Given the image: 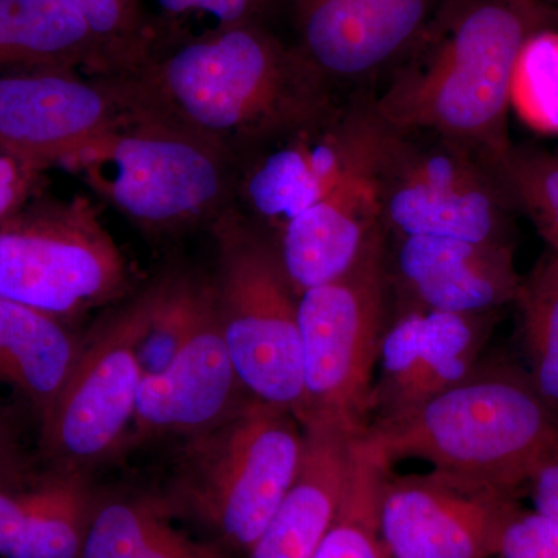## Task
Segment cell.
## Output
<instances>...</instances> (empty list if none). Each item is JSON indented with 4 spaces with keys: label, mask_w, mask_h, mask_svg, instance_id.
I'll return each instance as SVG.
<instances>
[{
    "label": "cell",
    "mask_w": 558,
    "mask_h": 558,
    "mask_svg": "<svg viewBox=\"0 0 558 558\" xmlns=\"http://www.w3.org/2000/svg\"><path fill=\"white\" fill-rule=\"evenodd\" d=\"M108 78L131 112L178 124L236 161L348 94L264 24L215 28Z\"/></svg>",
    "instance_id": "obj_1"
},
{
    "label": "cell",
    "mask_w": 558,
    "mask_h": 558,
    "mask_svg": "<svg viewBox=\"0 0 558 558\" xmlns=\"http://www.w3.org/2000/svg\"><path fill=\"white\" fill-rule=\"evenodd\" d=\"M391 312L388 236L380 227L343 275L300 295L303 428L366 432Z\"/></svg>",
    "instance_id": "obj_5"
},
{
    "label": "cell",
    "mask_w": 558,
    "mask_h": 558,
    "mask_svg": "<svg viewBox=\"0 0 558 558\" xmlns=\"http://www.w3.org/2000/svg\"><path fill=\"white\" fill-rule=\"evenodd\" d=\"M123 253L87 197H33L0 222V299L62 318L128 292Z\"/></svg>",
    "instance_id": "obj_9"
},
{
    "label": "cell",
    "mask_w": 558,
    "mask_h": 558,
    "mask_svg": "<svg viewBox=\"0 0 558 558\" xmlns=\"http://www.w3.org/2000/svg\"><path fill=\"white\" fill-rule=\"evenodd\" d=\"M366 175L389 238L510 244L513 207L494 163L461 143L380 121Z\"/></svg>",
    "instance_id": "obj_7"
},
{
    "label": "cell",
    "mask_w": 558,
    "mask_h": 558,
    "mask_svg": "<svg viewBox=\"0 0 558 558\" xmlns=\"http://www.w3.org/2000/svg\"><path fill=\"white\" fill-rule=\"evenodd\" d=\"M379 132L371 87L349 90L318 119L242 154L234 205L259 229L277 236L344 180L368 170Z\"/></svg>",
    "instance_id": "obj_10"
},
{
    "label": "cell",
    "mask_w": 558,
    "mask_h": 558,
    "mask_svg": "<svg viewBox=\"0 0 558 558\" xmlns=\"http://www.w3.org/2000/svg\"><path fill=\"white\" fill-rule=\"evenodd\" d=\"M380 227L379 207L366 171L344 180L290 220L275 241L296 296L343 275Z\"/></svg>",
    "instance_id": "obj_18"
},
{
    "label": "cell",
    "mask_w": 558,
    "mask_h": 558,
    "mask_svg": "<svg viewBox=\"0 0 558 558\" xmlns=\"http://www.w3.org/2000/svg\"><path fill=\"white\" fill-rule=\"evenodd\" d=\"M306 432L292 411L250 399L193 438L180 492L220 545L250 553L299 475Z\"/></svg>",
    "instance_id": "obj_8"
},
{
    "label": "cell",
    "mask_w": 558,
    "mask_h": 558,
    "mask_svg": "<svg viewBox=\"0 0 558 558\" xmlns=\"http://www.w3.org/2000/svg\"><path fill=\"white\" fill-rule=\"evenodd\" d=\"M271 2L274 0H157L161 13L170 20L209 17L215 28L264 24Z\"/></svg>",
    "instance_id": "obj_29"
},
{
    "label": "cell",
    "mask_w": 558,
    "mask_h": 558,
    "mask_svg": "<svg viewBox=\"0 0 558 558\" xmlns=\"http://www.w3.org/2000/svg\"><path fill=\"white\" fill-rule=\"evenodd\" d=\"M78 352L61 318L0 299V380L31 400L43 425L57 407Z\"/></svg>",
    "instance_id": "obj_21"
},
{
    "label": "cell",
    "mask_w": 558,
    "mask_h": 558,
    "mask_svg": "<svg viewBox=\"0 0 558 558\" xmlns=\"http://www.w3.org/2000/svg\"><path fill=\"white\" fill-rule=\"evenodd\" d=\"M513 209H521L558 255V157L513 148L494 165Z\"/></svg>",
    "instance_id": "obj_26"
},
{
    "label": "cell",
    "mask_w": 558,
    "mask_h": 558,
    "mask_svg": "<svg viewBox=\"0 0 558 558\" xmlns=\"http://www.w3.org/2000/svg\"><path fill=\"white\" fill-rule=\"evenodd\" d=\"M306 447L299 475L250 558H314L343 492L352 440L359 436L329 427L304 428Z\"/></svg>",
    "instance_id": "obj_19"
},
{
    "label": "cell",
    "mask_w": 558,
    "mask_h": 558,
    "mask_svg": "<svg viewBox=\"0 0 558 558\" xmlns=\"http://www.w3.org/2000/svg\"><path fill=\"white\" fill-rule=\"evenodd\" d=\"M495 322L497 312L453 314L392 304L374 377L371 422L407 413L468 379L484 360Z\"/></svg>",
    "instance_id": "obj_14"
},
{
    "label": "cell",
    "mask_w": 558,
    "mask_h": 558,
    "mask_svg": "<svg viewBox=\"0 0 558 558\" xmlns=\"http://www.w3.org/2000/svg\"><path fill=\"white\" fill-rule=\"evenodd\" d=\"M527 359V376L558 417V255L545 253L521 278L515 303Z\"/></svg>",
    "instance_id": "obj_24"
},
{
    "label": "cell",
    "mask_w": 558,
    "mask_h": 558,
    "mask_svg": "<svg viewBox=\"0 0 558 558\" xmlns=\"http://www.w3.org/2000/svg\"><path fill=\"white\" fill-rule=\"evenodd\" d=\"M556 20L545 0H444L371 89L377 119L435 132L497 163L512 146L508 113L520 51Z\"/></svg>",
    "instance_id": "obj_2"
},
{
    "label": "cell",
    "mask_w": 558,
    "mask_h": 558,
    "mask_svg": "<svg viewBox=\"0 0 558 558\" xmlns=\"http://www.w3.org/2000/svg\"><path fill=\"white\" fill-rule=\"evenodd\" d=\"M64 168L150 233L211 227L234 205L238 161L230 153L178 124L131 110Z\"/></svg>",
    "instance_id": "obj_4"
},
{
    "label": "cell",
    "mask_w": 558,
    "mask_h": 558,
    "mask_svg": "<svg viewBox=\"0 0 558 558\" xmlns=\"http://www.w3.org/2000/svg\"><path fill=\"white\" fill-rule=\"evenodd\" d=\"M44 171L0 148V222L38 196Z\"/></svg>",
    "instance_id": "obj_31"
},
{
    "label": "cell",
    "mask_w": 558,
    "mask_h": 558,
    "mask_svg": "<svg viewBox=\"0 0 558 558\" xmlns=\"http://www.w3.org/2000/svg\"><path fill=\"white\" fill-rule=\"evenodd\" d=\"M27 69L110 76L100 44L69 0H0V73Z\"/></svg>",
    "instance_id": "obj_20"
},
{
    "label": "cell",
    "mask_w": 558,
    "mask_h": 558,
    "mask_svg": "<svg viewBox=\"0 0 558 558\" xmlns=\"http://www.w3.org/2000/svg\"><path fill=\"white\" fill-rule=\"evenodd\" d=\"M86 20L110 76L140 68L159 50V32L143 0H69Z\"/></svg>",
    "instance_id": "obj_25"
},
{
    "label": "cell",
    "mask_w": 558,
    "mask_h": 558,
    "mask_svg": "<svg viewBox=\"0 0 558 558\" xmlns=\"http://www.w3.org/2000/svg\"><path fill=\"white\" fill-rule=\"evenodd\" d=\"M126 113L108 76L70 69L0 73V148L44 172L64 168Z\"/></svg>",
    "instance_id": "obj_13"
},
{
    "label": "cell",
    "mask_w": 558,
    "mask_h": 558,
    "mask_svg": "<svg viewBox=\"0 0 558 558\" xmlns=\"http://www.w3.org/2000/svg\"><path fill=\"white\" fill-rule=\"evenodd\" d=\"M218 267L216 301L223 340L242 387L260 402L292 411L303 403L299 296L277 241L231 205L209 227Z\"/></svg>",
    "instance_id": "obj_6"
},
{
    "label": "cell",
    "mask_w": 558,
    "mask_h": 558,
    "mask_svg": "<svg viewBox=\"0 0 558 558\" xmlns=\"http://www.w3.org/2000/svg\"><path fill=\"white\" fill-rule=\"evenodd\" d=\"M170 523L167 512L149 501H110L92 515L81 558H137Z\"/></svg>",
    "instance_id": "obj_28"
},
{
    "label": "cell",
    "mask_w": 558,
    "mask_h": 558,
    "mask_svg": "<svg viewBox=\"0 0 558 558\" xmlns=\"http://www.w3.org/2000/svg\"><path fill=\"white\" fill-rule=\"evenodd\" d=\"M497 558H558V526L521 508L502 535Z\"/></svg>",
    "instance_id": "obj_30"
},
{
    "label": "cell",
    "mask_w": 558,
    "mask_h": 558,
    "mask_svg": "<svg viewBox=\"0 0 558 558\" xmlns=\"http://www.w3.org/2000/svg\"><path fill=\"white\" fill-rule=\"evenodd\" d=\"M523 508L506 488L433 469L380 484L381 535L391 558H497L502 535Z\"/></svg>",
    "instance_id": "obj_12"
},
{
    "label": "cell",
    "mask_w": 558,
    "mask_h": 558,
    "mask_svg": "<svg viewBox=\"0 0 558 558\" xmlns=\"http://www.w3.org/2000/svg\"><path fill=\"white\" fill-rule=\"evenodd\" d=\"M389 469L360 436L352 440L339 508L314 558H391L379 513L380 484Z\"/></svg>",
    "instance_id": "obj_23"
},
{
    "label": "cell",
    "mask_w": 558,
    "mask_h": 558,
    "mask_svg": "<svg viewBox=\"0 0 558 558\" xmlns=\"http://www.w3.org/2000/svg\"><path fill=\"white\" fill-rule=\"evenodd\" d=\"M296 46L337 87L376 86L427 24L438 0H284Z\"/></svg>",
    "instance_id": "obj_15"
},
{
    "label": "cell",
    "mask_w": 558,
    "mask_h": 558,
    "mask_svg": "<svg viewBox=\"0 0 558 558\" xmlns=\"http://www.w3.org/2000/svg\"><path fill=\"white\" fill-rule=\"evenodd\" d=\"M523 495L532 510L558 526V447L535 465L524 484Z\"/></svg>",
    "instance_id": "obj_32"
},
{
    "label": "cell",
    "mask_w": 558,
    "mask_h": 558,
    "mask_svg": "<svg viewBox=\"0 0 558 558\" xmlns=\"http://www.w3.org/2000/svg\"><path fill=\"white\" fill-rule=\"evenodd\" d=\"M360 438L388 468L417 458L521 497L532 470L558 447V417L526 371L481 362L468 379L427 402L371 422Z\"/></svg>",
    "instance_id": "obj_3"
},
{
    "label": "cell",
    "mask_w": 558,
    "mask_h": 558,
    "mask_svg": "<svg viewBox=\"0 0 558 558\" xmlns=\"http://www.w3.org/2000/svg\"><path fill=\"white\" fill-rule=\"evenodd\" d=\"M510 106L543 134L558 135V32L543 28L524 43L513 69Z\"/></svg>",
    "instance_id": "obj_27"
},
{
    "label": "cell",
    "mask_w": 558,
    "mask_h": 558,
    "mask_svg": "<svg viewBox=\"0 0 558 558\" xmlns=\"http://www.w3.org/2000/svg\"><path fill=\"white\" fill-rule=\"evenodd\" d=\"M392 304L486 314L515 303L521 277L510 244L447 236H388Z\"/></svg>",
    "instance_id": "obj_16"
},
{
    "label": "cell",
    "mask_w": 558,
    "mask_h": 558,
    "mask_svg": "<svg viewBox=\"0 0 558 558\" xmlns=\"http://www.w3.org/2000/svg\"><path fill=\"white\" fill-rule=\"evenodd\" d=\"M17 462L5 438L0 435V488L17 486Z\"/></svg>",
    "instance_id": "obj_34"
},
{
    "label": "cell",
    "mask_w": 558,
    "mask_h": 558,
    "mask_svg": "<svg viewBox=\"0 0 558 558\" xmlns=\"http://www.w3.org/2000/svg\"><path fill=\"white\" fill-rule=\"evenodd\" d=\"M137 558H223L222 545L197 542L168 523Z\"/></svg>",
    "instance_id": "obj_33"
},
{
    "label": "cell",
    "mask_w": 558,
    "mask_h": 558,
    "mask_svg": "<svg viewBox=\"0 0 558 558\" xmlns=\"http://www.w3.org/2000/svg\"><path fill=\"white\" fill-rule=\"evenodd\" d=\"M250 399L223 340L211 281L196 325L170 366L140 384L132 424L138 435L196 436L226 421Z\"/></svg>",
    "instance_id": "obj_17"
},
{
    "label": "cell",
    "mask_w": 558,
    "mask_h": 558,
    "mask_svg": "<svg viewBox=\"0 0 558 558\" xmlns=\"http://www.w3.org/2000/svg\"><path fill=\"white\" fill-rule=\"evenodd\" d=\"M95 509L94 495L75 473L25 487L16 538L5 558H81Z\"/></svg>",
    "instance_id": "obj_22"
},
{
    "label": "cell",
    "mask_w": 558,
    "mask_h": 558,
    "mask_svg": "<svg viewBox=\"0 0 558 558\" xmlns=\"http://www.w3.org/2000/svg\"><path fill=\"white\" fill-rule=\"evenodd\" d=\"M167 274L112 312L80 347L49 421L44 442L69 465L98 461L120 446L134 422L143 374L140 343L163 293Z\"/></svg>",
    "instance_id": "obj_11"
}]
</instances>
